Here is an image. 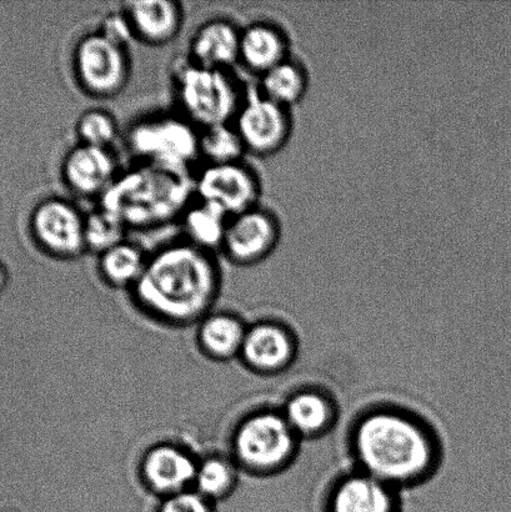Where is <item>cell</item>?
<instances>
[{"label":"cell","mask_w":511,"mask_h":512,"mask_svg":"<svg viewBox=\"0 0 511 512\" xmlns=\"http://www.w3.org/2000/svg\"><path fill=\"white\" fill-rule=\"evenodd\" d=\"M222 284L218 254L180 238L149 253L132 294L140 308L160 321L189 325L202 321Z\"/></svg>","instance_id":"obj_1"},{"label":"cell","mask_w":511,"mask_h":512,"mask_svg":"<svg viewBox=\"0 0 511 512\" xmlns=\"http://www.w3.org/2000/svg\"><path fill=\"white\" fill-rule=\"evenodd\" d=\"M352 444L363 473L392 488L427 479L439 459L428 426L395 409L365 414L355 425Z\"/></svg>","instance_id":"obj_2"},{"label":"cell","mask_w":511,"mask_h":512,"mask_svg":"<svg viewBox=\"0 0 511 512\" xmlns=\"http://www.w3.org/2000/svg\"><path fill=\"white\" fill-rule=\"evenodd\" d=\"M194 195L193 175L132 164L123 168L97 204L114 214L128 232H148L179 222Z\"/></svg>","instance_id":"obj_3"},{"label":"cell","mask_w":511,"mask_h":512,"mask_svg":"<svg viewBox=\"0 0 511 512\" xmlns=\"http://www.w3.org/2000/svg\"><path fill=\"white\" fill-rule=\"evenodd\" d=\"M169 87L174 109L199 129L232 123L249 88L235 70L202 67L185 55L170 65Z\"/></svg>","instance_id":"obj_4"},{"label":"cell","mask_w":511,"mask_h":512,"mask_svg":"<svg viewBox=\"0 0 511 512\" xmlns=\"http://www.w3.org/2000/svg\"><path fill=\"white\" fill-rule=\"evenodd\" d=\"M199 133L177 110L157 109L123 128L122 144L132 164L194 175L200 162Z\"/></svg>","instance_id":"obj_5"},{"label":"cell","mask_w":511,"mask_h":512,"mask_svg":"<svg viewBox=\"0 0 511 512\" xmlns=\"http://www.w3.org/2000/svg\"><path fill=\"white\" fill-rule=\"evenodd\" d=\"M70 72L77 88L95 100L119 97L133 74L130 47L93 28L80 35L70 55Z\"/></svg>","instance_id":"obj_6"},{"label":"cell","mask_w":511,"mask_h":512,"mask_svg":"<svg viewBox=\"0 0 511 512\" xmlns=\"http://www.w3.org/2000/svg\"><path fill=\"white\" fill-rule=\"evenodd\" d=\"M299 440L282 411H257L240 421L235 430V463L253 474L278 473L292 463Z\"/></svg>","instance_id":"obj_7"},{"label":"cell","mask_w":511,"mask_h":512,"mask_svg":"<svg viewBox=\"0 0 511 512\" xmlns=\"http://www.w3.org/2000/svg\"><path fill=\"white\" fill-rule=\"evenodd\" d=\"M28 232L39 252L49 258L70 261L88 253L85 212L69 195L39 199L30 210Z\"/></svg>","instance_id":"obj_8"},{"label":"cell","mask_w":511,"mask_h":512,"mask_svg":"<svg viewBox=\"0 0 511 512\" xmlns=\"http://www.w3.org/2000/svg\"><path fill=\"white\" fill-rule=\"evenodd\" d=\"M232 123L247 155L257 158L282 152L294 130L292 109L264 97L257 87L248 88Z\"/></svg>","instance_id":"obj_9"},{"label":"cell","mask_w":511,"mask_h":512,"mask_svg":"<svg viewBox=\"0 0 511 512\" xmlns=\"http://www.w3.org/2000/svg\"><path fill=\"white\" fill-rule=\"evenodd\" d=\"M195 197L222 208L229 217L262 204L263 180L248 159L202 164L195 170Z\"/></svg>","instance_id":"obj_10"},{"label":"cell","mask_w":511,"mask_h":512,"mask_svg":"<svg viewBox=\"0 0 511 512\" xmlns=\"http://www.w3.org/2000/svg\"><path fill=\"white\" fill-rule=\"evenodd\" d=\"M282 235L278 214L259 204L230 217L219 255L233 265H258L277 250Z\"/></svg>","instance_id":"obj_11"},{"label":"cell","mask_w":511,"mask_h":512,"mask_svg":"<svg viewBox=\"0 0 511 512\" xmlns=\"http://www.w3.org/2000/svg\"><path fill=\"white\" fill-rule=\"evenodd\" d=\"M115 148L75 142L59 164V179L70 198L98 203L122 173Z\"/></svg>","instance_id":"obj_12"},{"label":"cell","mask_w":511,"mask_h":512,"mask_svg":"<svg viewBox=\"0 0 511 512\" xmlns=\"http://www.w3.org/2000/svg\"><path fill=\"white\" fill-rule=\"evenodd\" d=\"M135 43L150 48L172 44L183 32L184 4L175 0H140L120 5Z\"/></svg>","instance_id":"obj_13"},{"label":"cell","mask_w":511,"mask_h":512,"mask_svg":"<svg viewBox=\"0 0 511 512\" xmlns=\"http://www.w3.org/2000/svg\"><path fill=\"white\" fill-rule=\"evenodd\" d=\"M242 25L228 15H214L194 29L188 40L187 57L202 67L237 70Z\"/></svg>","instance_id":"obj_14"},{"label":"cell","mask_w":511,"mask_h":512,"mask_svg":"<svg viewBox=\"0 0 511 512\" xmlns=\"http://www.w3.org/2000/svg\"><path fill=\"white\" fill-rule=\"evenodd\" d=\"M198 463L188 450L160 444L145 453L140 474L147 488L164 499L193 489Z\"/></svg>","instance_id":"obj_15"},{"label":"cell","mask_w":511,"mask_h":512,"mask_svg":"<svg viewBox=\"0 0 511 512\" xmlns=\"http://www.w3.org/2000/svg\"><path fill=\"white\" fill-rule=\"evenodd\" d=\"M297 349V340L287 326L262 321L247 329L239 358L257 373L278 374L292 365Z\"/></svg>","instance_id":"obj_16"},{"label":"cell","mask_w":511,"mask_h":512,"mask_svg":"<svg viewBox=\"0 0 511 512\" xmlns=\"http://www.w3.org/2000/svg\"><path fill=\"white\" fill-rule=\"evenodd\" d=\"M290 57L288 34L278 23L257 19L242 25L239 67L245 72L259 78Z\"/></svg>","instance_id":"obj_17"},{"label":"cell","mask_w":511,"mask_h":512,"mask_svg":"<svg viewBox=\"0 0 511 512\" xmlns=\"http://www.w3.org/2000/svg\"><path fill=\"white\" fill-rule=\"evenodd\" d=\"M394 488L368 474L347 476L335 486L330 512H395Z\"/></svg>","instance_id":"obj_18"},{"label":"cell","mask_w":511,"mask_h":512,"mask_svg":"<svg viewBox=\"0 0 511 512\" xmlns=\"http://www.w3.org/2000/svg\"><path fill=\"white\" fill-rule=\"evenodd\" d=\"M282 414L299 439L318 438L333 428L337 406L323 391L303 389L290 396Z\"/></svg>","instance_id":"obj_19"},{"label":"cell","mask_w":511,"mask_h":512,"mask_svg":"<svg viewBox=\"0 0 511 512\" xmlns=\"http://www.w3.org/2000/svg\"><path fill=\"white\" fill-rule=\"evenodd\" d=\"M229 219V215L218 205L194 195L192 202L180 215L178 224L184 240L219 255Z\"/></svg>","instance_id":"obj_20"},{"label":"cell","mask_w":511,"mask_h":512,"mask_svg":"<svg viewBox=\"0 0 511 512\" xmlns=\"http://www.w3.org/2000/svg\"><path fill=\"white\" fill-rule=\"evenodd\" d=\"M148 255L142 245L127 238L97 255L98 274L113 288L132 289L143 274Z\"/></svg>","instance_id":"obj_21"},{"label":"cell","mask_w":511,"mask_h":512,"mask_svg":"<svg viewBox=\"0 0 511 512\" xmlns=\"http://www.w3.org/2000/svg\"><path fill=\"white\" fill-rule=\"evenodd\" d=\"M247 326L237 316L212 314L200 321L198 341L210 358L229 360L242 351Z\"/></svg>","instance_id":"obj_22"},{"label":"cell","mask_w":511,"mask_h":512,"mask_svg":"<svg viewBox=\"0 0 511 512\" xmlns=\"http://www.w3.org/2000/svg\"><path fill=\"white\" fill-rule=\"evenodd\" d=\"M258 79L259 92L288 109L302 102L309 89L308 70L294 57L284 60Z\"/></svg>","instance_id":"obj_23"},{"label":"cell","mask_w":511,"mask_h":512,"mask_svg":"<svg viewBox=\"0 0 511 512\" xmlns=\"http://www.w3.org/2000/svg\"><path fill=\"white\" fill-rule=\"evenodd\" d=\"M75 142L99 148H115L122 142L123 127L117 115L104 107H90L74 123Z\"/></svg>","instance_id":"obj_24"},{"label":"cell","mask_w":511,"mask_h":512,"mask_svg":"<svg viewBox=\"0 0 511 512\" xmlns=\"http://www.w3.org/2000/svg\"><path fill=\"white\" fill-rule=\"evenodd\" d=\"M199 153L202 164H225L248 157L233 123L200 129Z\"/></svg>","instance_id":"obj_25"},{"label":"cell","mask_w":511,"mask_h":512,"mask_svg":"<svg viewBox=\"0 0 511 512\" xmlns=\"http://www.w3.org/2000/svg\"><path fill=\"white\" fill-rule=\"evenodd\" d=\"M238 483V468L234 461L223 456H208L198 463L193 489L210 503L232 493Z\"/></svg>","instance_id":"obj_26"},{"label":"cell","mask_w":511,"mask_h":512,"mask_svg":"<svg viewBox=\"0 0 511 512\" xmlns=\"http://www.w3.org/2000/svg\"><path fill=\"white\" fill-rule=\"evenodd\" d=\"M123 223L102 205L95 204L85 212V244L87 252L98 255L128 238Z\"/></svg>","instance_id":"obj_27"},{"label":"cell","mask_w":511,"mask_h":512,"mask_svg":"<svg viewBox=\"0 0 511 512\" xmlns=\"http://www.w3.org/2000/svg\"><path fill=\"white\" fill-rule=\"evenodd\" d=\"M157 512H214L213 503L194 489L164 498Z\"/></svg>","instance_id":"obj_28"},{"label":"cell","mask_w":511,"mask_h":512,"mask_svg":"<svg viewBox=\"0 0 511 512\" xmlns=\"http://www.w3.org/2000/svg\"><path fill=\"white\" fill-rule=\"evenodd\" d=\"M8 280V271L5 269V266L0 263V289L3 288L5 284H7Z\"/></svg>","instance_id":"obj_29"}]
</instances>
